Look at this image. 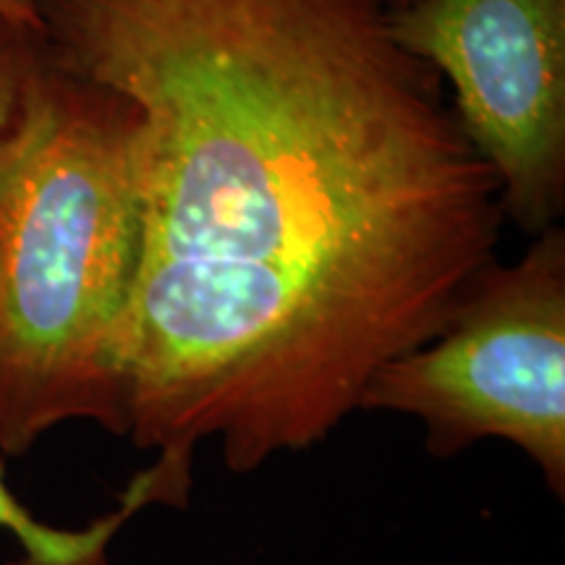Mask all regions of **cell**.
I'll use <instances>...</instances> for the list:
<instances>
[{
    "instance_id": "cell-1",
    "label": "cell",
    "mask_w": 565,
    "mask_h": 565,
    "mask_svg": "<svg viewBox=\"0 0 565 565\" xmlns=\"http://www.w3.org/2000/svg\"><path fill=\"white\" fill-rule=\"evenodd\" d=\"M47 61L139 116L126 437L186 503L312 448L494 263L500 181L380 0H34Z\"/></svg>"
},
{
    "instance_id": "cell-2",
    "label": "cell",
    "mask_w": 565,
    "mask_h": 565,
    "mask_svg": "<svg viewBox=\"0 0 565 565\" xmlns=\"http://www.w3.org/2000/svg\"><path fill=\"white\" fill-rule=\"evenodd\" d=\"M145 252L137 108L47 61L0 139V450L66 422L129 429Z\"/></svg>"
},
{
    "instance_id": "cell-3",
    "label": "cell",
    "mask_w": 565,
    "mask_h": 565,
    "mask_svg": "<svg viewBox=\"0 0 565 565\" xmlns=\"http://www.w3.org/2000/svg\"><path fill=\"white\" fill-rule=\"evenodd\" d=\"M359 408L412 414L448 458L487 437L519 445L565 494V231L477 275L433 341L387 362Z\"/></svg>"
},
{
    "instance_id": "cell-4",
    "label": "cell",
    "mask_w": 565,
    "mask_h": 565,
    "mask_svg": "<svg viewBox=\"0 0 565 565\" xmlns=\"http://www.w3.org/2000/svg\"><path fill=\"white\" fill-rule=\"evenodd\" d=\"M395 40L443 82L500 181V207L540 236L565 210V0H414Z\"/></svg>"
},
{
    "instance_id": "cell-5",
    "label": "cell",
    "mask_w": 565,
    "mask_h": 565,
    "mask_svg": "<svg viewBox=\"0 0 565 565\" xmlns=\"http://www.w3.org/2000/svg\"><path fill=\"white\" fill-rule=\"evenodd\" d=\"M154 503L150 469L139 471L124 490L121 505L84 529H55L34 519L6 484V463L0 461V529L17 536L21 561L11 565H110L108 545L126 521Z\"/></svg>"
},
{
    "instance_id": "cell-6",
    "label": "cell",
    "mask_w": 565,
    "mask_h": 565,
    "mask_svg": "<svg viewBox=\"0 0 565 565\" xmlns=\"http://www.w3.org/2000/svg\"><path fill=\"white\" fill-rule=\"evenodd\" d=\"M40 58V34L13 24L11 19L0 13V139L17 121L26 84H30V76Z\"/></svg>"
},
{
    "instance_id": "cell-7",
    "label": "cell",
    "mask_w": 565,
    "mask_h": 565,
    "mask_svg": "<svg viewBox=\"0 0 565 565\" xmlns=\"http://www.w3.org/2000/svg\"><path fill=\"white\" fill-rule=\"evenodd\" d=\"M0 13H3L6 19H11L13 24L40 34V17L34 0H0Z\"/></svg>"
},
{
    "instance_id": "cell-8",
    "label": "cell",
    "mask_w": 565,
    "mask_h": 565,
    "mask_svg": "<svg viewBox=\"0 0 565 565\" xmlns=\"http://www.w3.org/2000/svg\"><path fill=\"white\" fill-rule=\"evenodd\" d=\"M380 3L385 6V9H391V11H395V9H406V6H412L414 0H380Z\"/></svg>"
}]
</instances>
